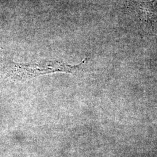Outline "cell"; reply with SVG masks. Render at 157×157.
Returning a JSON list of instances; mask_svg holds the SVG:
<instances>
[{
    "label": "cell",
    "instance_id": "cell-1",
    "mask_svg": "<svg viewBox=\"0 0 157 157\" xmlns=\"http://www.w3.org/2000/svg\"><path fill=\"white\" fill-rule=\"evenodd\" d=\"M87 58L78 65H71L59 60L43 59L35 62L15 64L14 72L15 76L20 80H28L45 74L65 72L76 73L81 70Z\"/></svg>",
    "mask_w": 157,
    "mask_h": 157
},
{
    "label": "cell",
    "instance_id": "cell-2",
    "mask_svg": "<svg viewBox=\"0 0 157 157\" xmlns=\"http://www.w3.org/2000/svg\"><path fill=\"white\" fill-rule=\"evenodd\" d=\"M157 0L150 2H137L129 1V4L135 11L139 15V17L146 22L152 23L157 19V10L155 8L154 3Z\"/></svg>",
    "mask_w": 157,
    "mask_h": 157
}]
</instances>
